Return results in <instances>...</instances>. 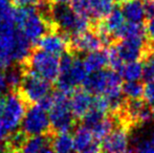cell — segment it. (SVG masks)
<instances>
[{
  "mask_svg": "<svg viewBox=\"0 0 154 153\" xmlns=\"http://www.w3.org/2000/svg\"><path fill=\"white\" fill-rule=\"evenodd\" d=\"M32 42L27 40L14 22H0V68H8L13 63H22L31 56Z\"/></svg>",
  "mask_w": 154,
  "mask_h": 153,
  "instance_id": "1",
  "label": "cell"
},
{
  "mask_svg": "<svg viewBox=\"0 0 154 153\" xmlns=\"http://www.w3.org/2000/svg\"><path fill=\"white\" fill-rule=\"evenodd\" d=\"M86 90L93 94L105 96L109 100L110 110L119 111L123 108L122 77L114 69H101L90 72L83 82Z\"/></svg>",
  "mask_w": 154,
  "mask_h": 153,
  "instance_id": "2",
  "label": "cell"
},
{
  "mask_svg": "<svg viewBox=\"0 0 154 153\" xmlns=\"http://www.w3.org/2000/svg\"><path fill=\"white\" fill-rule=\"evenodd\" d=\"M17 29L32 43H36L48 31L47 19L34 5L20 6L15 14Z\"/></svg>",
  "mask_w": 154,
  "mask_h": 153,
  "instance_id": "3",
  "label": "cell"
},
{
  "mask_svg": "<svg viewBox=\"0 0 154 153\" xmlns=\"http://www.w3.org/2000/svg\"><path fill=\"white\" fill-rule=\"evenodd\" d=\"M51 99L53 103L48 109L51 126L57 132H69L75 126V115L71 112L68 94L59 90Z\"/></svg>",
  "mask_w": 154,
  "mask_h": 153,
  "instance_id": "4",
  "label": "cell"
},
{
  "mask_svg": "<svg viewBox=\"0 0 154 153\" xmlns=\"http://www.w3.org/2000/svg\"><path fill=\"white\" fill-rule=\"evenodd\" d=\"M51 17L57 26L70 35H78L89 29V18L78 15L67 4H56L51 10Z\"/></svg>",
  "mask_w": 154,
  "mask_h": 153,
  "instance_id": "5",
  "label": "cell"
},
{
  "mask_svg": "<svg viewBox=\"0 0 154 153\" xmlns=\"http://www.w3.org/2000/svg\"><path fill=\"white\" fill-rule=\"evenodd\" d=\"M26 111L24 100L14 92L8 93L3 101V109L0 116V126L6 133H12L18 129Z\"/></svg>",
  "mask_w": 154,
  "mask_h": 153,
  "instance_id": "6",
  "label": "cell"
},
{
  "mask_svg": "<svg viewBox=\"0 0 154 153\" xmlns=\"http://www.w3.org/2000/svg\"><path fill=\"white\" fill-rule=\"evenodd\" d=\"M29 67L32 72L49 82L57 80L60 74V61L58 57L42 49L34 51L29 56Z\"/></svg>",
  "mask_w": 154,
  "mask_h": 153,
  "instance_id": "7",
  "label": "cell"
},
{
  "mask_svg": "<svg viewBox=\"0 0 154 153\" xmlns=\"http://www.w3.org/2000/svg\"><path fill=\"white\" fill-rule=\"evenodd\" d=\"M20 88L23 100L36 104L48 96L51 87L49 81L29 70L23 76Z\"/></svg>",
  "mask_w": 154,
  "mask_h": 153,
  "instance_id": "8",
  "label": "cell"
},
{
  "mask_svg": "<svg viewBox=\"0 0 154 153\" xmlns=\"http://www.w3.org/2000/svg\"><path fill=\"white\" fill-rule=\"evenodd\" d=\"M21 126L22 131L29 136L45 134L51 127L48 111L43 108L39 103H36L25 111Z\"/></svg>",
  "mask_w": 154,
  "mask_h": 153,
  "instance_id": "9",
  "label": "cell"
},
{
  "mask_svg": "<svg viewBox=\"0 0 154 153\" xmlns=\"http://www.w3.org/2000/svg\"><path fill=\"white\" fill-rule=\"evenodd\" d=\"M87 76L88 72L84 66L83 61L79 58H75L69 67L60 70L57 78V86L59 90L69 94L73 91L75 86L83 84Z\"/></svg>",
  "mask_w": 154,
  "mask_h": 153,
  "instance_id": "10",
  "label": "cell"
},
{
  "mask_svg": "<svg viewBox=\"0 0 154 153\" xmlns=\"http://www.w3.org/2000/svg\"><path fill=\"white\" fill-rule=\"evenodd\" d=\"M145 36L140 37L124 38L120 43L116 45L119 55L125 62L140 60L146 51Z\"/></svg>",
  "mask_w": 154,
  "mask_h": 153,
  "instance_id": "11",
  "label": "cell"
},
{
  "mask_svg": "<svg viewBox=\"0 0 154 153\" xmlns=\"http://www.w3.org/2000/svg\"><path fill=\"white\" fill-rule=\"evenodd\" d=\"M130 137L126 127H119L112 130L101 145V150L105 152H127L130 149Z\"/></svg>",
  "mask_w": 154,
  "mask_h": 153,
  "instance_id": "12",
  "label": "cell"
},
{
  "mask_svg": "<svg viewBox=\"0 0 154 153\" xmlns=\"http://www.w3.org/2000/svg\"><path fill=\"white\" fill-rule=\"evenodd\" d=\"M70 43L72 48L80 53H89L97 50L104 45L99 34L89 31H85L78 35H72Z\"/></svg>",
  "mask_w": 154,
  "mask_h": 153,
  "instance_id": "13",
  "label": "cell"
},
{
  "mask_svg": "<svg viewBox=\"0 0 154 153\" xmlns=\"http://www.w3.org/2000/svg\"><path fill=\"white\" fill-rule=\"evenodd\" d=\"M126 23V18L122 10H112L108 16L105 17L103 21L97 25L99 34H106L110 37L119 38L121 29Z\"/></svg>",
  "mask_w": 154,
  "mask_h": 153,
  "instance_id": "14",
  "label": "cell"
},
{
  "mask_svg": "<svg viewBox=\"0 0 154 153\" xmlns=\"http://www.w3.org/2000/svg\"><path fill=\"white\" fill-rule=\"evenodd\" d=\"M97 139H94L92 132L83 125L75 130L73 136V150L77 152H97L101 151Z\"/></svg>",
  "mask_w": 154,
  "mask_h": 153,
  "instance_id": "15",
  "label": "cell"
},
{
  "mask_svg": "<svg viewBox=\"0 0 154 153\" xmlns=\"http://www.w3.org/2000/svg\"><path fill=\"white\" fill-rule=\"evenodd\" d=\"M93 98L86 89L75 90L69 99V105L72 115L77 118H82L92 106Z\"/></svg>",
  "mask_w": 154,
  "mask_h": 153,
  "instance_id": "16",
  "label": "cell"
},
{
  "mask_svg": "<svg viewBox=\"0 0 154 153\" xmlns=\"http://www.w3.org/2000/svg\"><path fill=\"white\" fill-rule=\"evenodd\" d=\"M40 49L53 54L55 56H60L65 53L67 48V39L58 33H48L43 35L38 41Z\"/></svg>",
  "mask_w": 154,
  "mask_h": 153,
  "instance_id": "17",
  "label": "cell"
},
{
  "mask_svg": "<svg viewBox=\"0 0 154 153\" xmlns=\"http://www.w3.org/2000/svg\"><path fill=\"white\" fill-rule=\"evenodd\" d=\"M128 118L137 124H146L152 120V110L145 103L138 100H130L126 107Z\"/></svg>",
  "mask_w": 154,
  "mask_h": 153,
  "instance_id": "18",
  "label": "cell"
},
{
  "mask_svg": "<svg viewBox=\"0 0 154 153\" xmlns=\"http://www.w3.org/2000/svg\"><path fill=\"white\" fill-rule=\"evenodd\" d=\"M121 10L127 21L143 22L146 17L143 0H125Z\"/></svg>",
  "mask_w": 154,
  "mask_h": 153,
  "instance_id": "19",
  "label": "cell"
},
{
  "mask_svg": "<svg viewBox=\"0 0 154 153\" xmlns=\"http://www.w3.org/2000/svg\"><path fill=\"white\" fill-rule=\"evenodd\" d=\"M21 151L26 153L51 152V141L44 134L31 135L29 139H26Z\"/></svg>",
  "mask_w": 154,
  "mask_h": 153,
  "instance_id": "20",
  "label": "cell"
},
{
  "mask_svg": "<svg viewBox=\"0 0 154 153\" xmlns=\"http://www.w3.org/2000/svg\"><path fill=\"white\" fill-rule=\"evenodd\" d=\"M84 66L88 74L101 70L108 64V54L105 50H97L89 51L88 55L83 60Z\"/></svg>",
  "mask_w": 154,
  "mask_h": 153,
  "instance_id": "21",
  "label": "cell"
},
{
  "mask_svg": "<svg viewBox=\"0 0 154 153\" xmlns=\"http://www.w3.org/2000/svg\"><path fill=\"white\" fill-rule=\"evenodd\" d=\"M114 8L113 0H89V17L104 19Z\"/></svg>",
  "mask_w": 154,
  "mask_h": 153,
  "instance_id": "22",
  "label": "cell"
},
{
  "mask_svg": "<svg viewBox=\"0 0 154 153\" xmlns=\"http://www.w3.org/2000/svg\"><path fill=\"white\" fill-rule=\"evenodd\" d=\"M119 74L126 81H140L143 78V64L138 60L124 63Z\"/></svg>",
  "mask_w": 154,
  "mask_h": 153,
  "instance_id": "23",
  "label": "cell"
},
{
  "mask_svg": "<svg viewBox=\"0 0 154 153\" xmlns=\"http://www.w3.org/2000/svg\"><path fill=\"white\" fill-rule=\"evenodd\" d=\"M53 151L68 153L73 150V137L68 132H58L51 141Z\"/></svg>",
  "mask_w": 154,
  "mask_h": 153,
  "instance_id": "24",
  "label": "cell"
},
{
  "mask_svg": "<svg viewBox=\"0 0 154 153\" xmlns=\"http://www.w3.org/2000/svg\"><path fill=\"white\" fill-rule=\"evenodd\" d=\"M114 127V120L111 118L104 116L102 120H100L97 124H94L89 129L92 132L93 136L97 141H103L112 130Z\"/></svg>",
  "mask_w": 154,
  "mask_h": 153,
  "instance_id": "25",
  "label": "cell"
},
{
  "mask_svg": "<svg viewBox=\"0 0 154 153\" xmlns=\"http://www.w3.org/2000/svg\"><path fill=\"white\" fill-rule=\"evenodd\" d=\"M146 35V27L143 22H131L128 21L125 23L123 29H121L119 38H129V37H140Z\"/></svg>",
  "mask_w": 154,
  "mask_h": 153,
  "instance_id": "26",
  "label": "cell"
},
{
  "mask_svg": "<svg viewBox=\"0 0 154 153\" xmlns=\"http://www.w3.org/2000/svg\"><path fill=\"white\" fill-rule=\"evenodd\" d=\"M122 90L129 100H138L144 94V85L138 81H127L122 86Z\"/></svg>",
  "mask_w": 154,
  "mask_h": 153,
  "instance_id": "27",
  "label": "cell"
},
{
  "mask_svg": "<svg viewBox=\"0 0 154 153\" xmlns=\"http://www.w3.org/2000/svg\"><path fill=\"white\" fill-rule=\"evenodd\" d=\"M26 139L27 135L23 131H14L8 136V144L5 145L6 150H15V151H19L20 150L21 151Z\"/></svg>",
  "mask_w": 154,
  "mask_h": 153,
  "instance_id": "28",
  "label": "cell"
},
{
  "mask_svg": "<svg viewBox=\"0 0 154 153\" xmlns=\"http://www.w3.org/2000/svg\"><path fill=\"white\" fill-rule=\"evenodd\" d=\"M23 74L22 69H20L19 67L11 68L8 69V72L5 74V80L8 87L12 88V89H17L18 87H20L21 83L23 80Z\"/></svg>",
  "mask_w": 154,
  "mask_h": 153,
  "instance_id": "29",
  "label": "cell"
},
{
  "mask_svg": "<svg viewBox=\"0 0 154 153\" xmlns=\"http://www.w3.org/2000/svg\"><path fill=\"white\" fill-rule=\"evenodd\" d=\"M16 10L10 0H0V22H14Z\"/></svg>",
  "mask_w": 154,
  "mask_h": 153,
  "instance_id": "30",
  "label": "cell"
},
{
  "mask_svg": "<svg viewBox=\"0 0 154 153\" xmlns=\"http://www.w3.org/2000/svg\"><path fill=\"white\" fill-rule=\"evenodd\" d=\"M107 54H108V64H109L112 69L116 70V72H119V70L122 68L125 61H124L122 58H121V56L119 55L118 50H116V45L110 46L109 49L107 50Z\"/></svg>",
  "mask_w": 154,
  "mask_h": 153,
  "instance_id": "31",
  "label": "cell"
},
{
  "mask_svg": "<svg viewBox=\"0 0 154 153\" xmlns=\"http://www.w3.org/2000/svg\"><path fill=\"white\" fill-rule=\"evenodd\" d=\"M71 8L80 16L89 18V0H71Z\"/></svg>",
  "mask_w": 154,
  "mask_h": 153,
  "instance_id": "32",
  "label": "cell"
},
{
  "mask_svg": "<svg viewBox=\"0 0 154 153\" xmlns=\"http://www.w3.org/2000/svg\"><path fill=\"white\" fill-rule=\"evenodd\" d=\"M143 79L146 82L154 81V57L148 58L143 64Z\"/></svg>",
  "mask_w": 154,
  "mask_h": 153,
  "instance_id": "33",
  "label": "cell"
},
{
  "mask_svg": "<svg viewBox=\"0 0 154 153\" xmlns=\"http://www.w3.org/2000/svg\"><path fill=\"white\" fill-rule=\"evenodd\" d=\"M144 98L147 104L154 107V81L147 82V85L144 87Z\"/></svg>",
  "mask_w": 154,
  "mask_h": 153,
  "instance_id": "34",
  "label": "cell"
},
{
  "mask_svg": "<svg viewBox=\"0 0 154 153\" xmlns=\"http://www.w3.org/2000/svg\"><path fill=\"white\" fill-rule=\"evenodd\" d=\"M143 3H144L146 17L148 18L154 17V0H143Z\"/></svg>",
  "mask_w": 154,
  "mask_h": 153,
  "instance_id": "35",
  "label": "cell"
},
{
  "mask_svg": "<svg viewBox=\"0 0 154 153\" xmlns=\"http://www.w3.org/2000/svg\"><path fill=\"white\" fill-rule=\"evenodd\" d=\"M42 0H14V3L18 6H29L34 4L40 3Z\"/></svg>",
  "mask_w": 154,
  "mask_h": 153,
  "instance_id": "36",
  "label": "cell"
},
{
  "mask_svg": "<svg viewBox=\"0 0 154 153\" xmlns=\"http://www.w3.org/2000/svg\"><path fill=\"white\" fill-rule=\"evenodd\" d=\"M6 88H8V84H6L5 80V74L0 68V94L3 93L6 90Z\"/></svg>",
  "mask_w": 154,
  "mask_h": 153,
  "instance_id": "37",
  "label": "cell"
},
{
  "mask_svg": "<svg viewBox=\"0 0 154 153\" xmlns=\"http://www.w3.org/2000/svg\"><path fill=\"white\" fill-rule=\"evenodd\" d=\"M146 32L148 33V35L150 36L151 38L154 39V17L150 18V21H149L148 24H147Z\"/></svg>",
  "mask_w": 154,
  "mask_h": 153,
  "instance_id": "38",
  "label": "cell"
},
{
  "mask_svg": "<svg viewBox=\"0 0 154 153\" xmlns=\"http://www.w3.org/2000/svg\"><path fill=\"white\" fill-rule=\"evenodd\" d=\"M152 120L154 121V107H153V110H152ZM148 139H149V141H150L151 145H152L153 152H154V128H153V130L150 132V134L148 135Z\"/></svg>",
  "mask_w": 154,
  "mask_h": 153,
  "instance_id": "39",
  "label": "cell"
},
{
  "mask_svg": "<svg viewBox=\"0 0 154 153\" xmlns=\"http://www.w3.org/2000/svg\"><path fill=\"white\" fill-rule=\"evenodd\" d=\"M55 4H68L71 0H51Z\"/></svg>",
  "mask_w": 154,
  "mask_h": 153,
  "instance_id": "40",
  "label": "cell"
},
{
  "mask_svg": "<svg viewBox=\"0 0 154 153\" xmlns=\"http://www.w3.org/2000/svg\"><path fill=\"white\" fill-rule=\"evenodd\" d=\"M3 101H4V99L0 98V116H1V113H2V109H3Z\"/></svg>",
  "mask_w": 154,
  "mask_h": 153,
  "instance_id": "41",
  "label": "cell"
},
{
  "mask_svg": "<svg viewBox=\"0 0 154 153\" xmlns=\"http://www.w3.org/2000/svg\"><path fill=\"white\" fill-rule=\"evenodd\" d=\"M116 1H121V0H116Z\"/></svg>",
  "mask_w": 154,
  "mask_h": 153,
  "instance_id": "42",
  "label": "cell"
},
{
  "mask_svg": "<svg viewBox=\"0 0 154 153\" xmlns=\"http://www.w3.org/2000/svg\"><path fill=\"white\" fill-rule=\"evenodd\" d=\"M153 57H154V54H153Z\"/></svg>",
  "mask_w": 154,
  "mask_h": 153,
  "instance_id": "43",
  "label": "cell"
}]
</instances>
